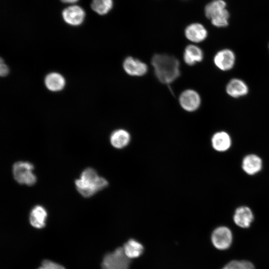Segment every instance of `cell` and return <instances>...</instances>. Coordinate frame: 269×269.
Masks as SVG:
<instances>
[{"label":"cell","instance_id":"6da1fadb","mask_svg":"<svg viewBox=\"0 0 269 269\" xmlns=\"http://www.w3.org/2000/svg\"><path fill=\"white\" fill-rule=\"evenodd\" d=\"M154 74L161 83L169 84L180 74V64L175 57L166 54H156L151 58Z\"/></svg>","mask_w":269,"mask_h":269},{"label":"cell","instance_id":"7a4b0ae2","mask_svg":"<svg viewBox=\"0 0 269 269\" xmlns=\"http://www.w3.org/2000/svg\"><path fill=\"white\" fill-rule=\"evenodd\" d=\"M75 182L77 190L84 197L92 196L108 185L106 179L99 176L95 170L90 167L84 169L80 178Z\"/></svg>","mask_w":269,"mask_h":269},{"label":"cell","instance_id":"3957f363","mask_svg":"<svg viewBox=\"0 0 269 269\" xmlns=\"http://www.w3.org/2000/svg\"><path fill=\"white\" fill-rule=\"evenodd\" d=\"M33 169V165L29 162H16L12 166L13 177L20 184L32 186L36 181V176L32 172Z\"/></svg>","mask_w":269,"mask_h":269},{"label":"cell","instance_id":"277c9868","mask_svg":"<svg viewBox=\"0 0 269 269\" xmlns=\"http://www.w3.org/2000/svg\"><path fill=\"white\" fill-rule=\"evenodd\" d=\"M130 263L131 259L126 256L123 248L120 247L105 256L101 266L102 269H129Z\"/></svg>","mask_w":269,"mask_h":269},{"label":"cell","instance_id":"5b68a950","mask_svg":"<svg viewBox=\"0 0 269 269\" xmlns=\"http://www.w3.org/2000/svg\"><path fill=\"white\" fill-rule=\"evenodd\" d=\"M232 233L226 226H220L212 232L211 241L213 246L217 249L224 250L228 249L232 242Z\"/></svg>","mask_w":269,"mask_h":269},{"label":"cell","instance_id":"8992f818","mask_svg":"<svg viewBox=\"0 0 269 269\" xmlns=\"http://www.w3.org/2000/svg\"><path fill=\"white\" fill-rule=\"evenodd\" d=\"M179 102L181 107L189 112L197 110L200 106L201 98L199 94L192 89H187L180 95Z\"/></svg>","mask_w":269,"mask_h":269},{"label":"cell","instance_id":"52a82bcc","mask_svg":"<svg viewBox=\"0 0 269 269\" xmlns=\"http://www.w3.org/2000/svg\"><path fill=\"white\" fill-rule=\"evenodd\" d=\"M64 21L72 26H78L82 24L85 17V12L82 7L72 5L64 8L62 12Z\"/></svg>","mask_w":269,"mask_h":269},{"label":"cell","instance_id":"ba28073f","mask_svg":"<svg viewBox=\"0 0 269 269\" xmlns=\"http://www.w3.org/2000/svg\"><path fill=\"white\" fill-rule=\"evenodd\" d=\"M236 57L233 51L229 49L219 51L215 54L213 61L215 66L222 71L231 70L234 66Z\"/></svg>","mask_w":269,"mask_h":269},{"label":"cell","instance_id":"9c48e42d","mask_svg":"<svg viewBox=\"0 0 269 269\" xmlns=\"http://www.w3.org/2000/svg\"><path fill=\"white\" fill-rule=\"evenodd\" d=\"M123 66L125 71L132 76H143L148 70L145 63L131 56L128 57L124 60Z\"/></svg>","mask_w":269,"mask_h":269},{"label":"cell","instance_id":"30bf717a","mask_svg":"<svg viewBox=\"0 0 269 269\" xmlns=\"http://www.w3.org/2000/svg\"><path fill=\"white\" fill-rule=\"evenodd\" d=\"M254 219V216L252 210L246 206L238 207L233 216L234 223L242 228H249L253 222Z\"/></svg>","mask_w":269,"mask_h":269},{"label":"cell","instance_id":"8fae6325","mask_svg":"<svg viewBox=\"0 0 269 269\" xmlns=\"http://www.w3.org/2000/svg\"><path fill=\"white\" fill-rule=\"evenodd\" d=\"M184 33L187 39L194 43L203 41L208 35L206 28L199 23H193L188 25L185 29Z\"/></svg>","mask_w":269,"mask_h":269},{"label":"cell","instance_id":"7c38bea8","mask_svg":"<svg viewBox=\"0 0 269 269\" xmlns=\"http://www.w3.org/2000/svg\"><path fill=\"white\" fill-rule=\"evenodd\" d=\"M262 159L255 154H249L243 159L242 169L248 175H253L258 173L262 170Z\"/></svg>","mask_w":269,"mask_h":269},{"label":"cell","instance_id":"4fadbf2b","mask_svg":"<svg viewBox=\"0 0 269 269\" xmlns=\"http://www.w3.org/2000/svg\"><path fill=\"white\" fill-rule=\"evenodd\" d=\"M213 148L218 152H225L231 146L232 139L230 135L227 132L220 131L215 133L211 138Z\"/></svg>","mask_w":269,"mask_h":269},{"label":"cell","instance_id":"5bb4252c","mask_svg":"<svg viewBox=\"0 0 269 269\" xmlns=\"http://www.w3.org/2000/svg\"><path fill=\"white\" fill-rule=\"evenodd\" d=\"M248 91L249 88L246 83L238 78L231 79L226 87V91L228 95L236 98L246 95Z\"/></svg>","mask_w":269,"mask_h":269},{"label":"cell","instance_id":"9a60e30c","mask_svg":"<svg viewBox=\"0 0 269 269\" xmlns=\"http://www.w3.org/2000/svg\"><path fill=\"white\" fill-rule=\"evenodd\" d=\"M203 52L198 46L190 44L187 45L183 53V60L185 63L189 66H193L202 61Z\"/></svg>","mask_w":269,"mask_h":269},{"label":"cell","instance_id":"2e32d148","mask_svg":"<svg viewBox=\"0 0 269 269\" xmlns=\"http://www.w3.org/2000/svg\"><path fill=\"white\" fill-rule=\"evenodd\" d=\"M47 213L45 209L41 205L35 206L29 214V222L32 226L41 229L45 225Z\"/></svg>","mask_w":269,"mask_h":269},{"label":"cell","instance_id":"e0dca14e","mask_svg":"<svg viewBox=\"0 0 269 269\" xmlns=\"http://www.w3.org/2000/svg\"><path fill=\"white\" fill-rule=\"evenodd\" d=\"M131 140L129 133L125 130L118 129L114 131L110 136L111 144L115 148L121 149L126 146Z\"/></svg>","mask_w":269,"mask_h":269},{"label":"cell","instance_id":"ac0fdd59","mask_svg":"<svg viewBox=\"0 0 269 269\" xmlns=\"http://www.w3.org/2000/svg\"><path fill=\"white\" fill-rule=\"evenodd\" d=\"M65 83L63 77L57 73H50L45 79V84L46 87L52 91H58L62 90L64 87Z\"/></svg>","mask_w":269,"mask_h":269},{"label":"cell","instance_id":"d6986e66","mask_svg":"<svg viewBox=\"0 0 269 269\" xmlns=\"http://www.w3.org/2000/svg\"><path fill=\"white\" fill-rule=\"evenodd\" d=\"M123 248L125 255L130 259L139 257L143 251L142 245L134 239L129 240L124 244Z\"/></svg>","mask_w":269,"mask_h":269},{"label":"cell","instance_id":"ffe728a7","mask_svg":"<svg viewBox=\"0 0 269 269\" xmlns=\"http://www.w3.org/2000/svg\"><path fill=\"white\" fill-rule=\"evenodd\" d=\"M226 3L224 0H213L205 6L204 12L206 16L211 19L221 13L226 9Z\"/></svg>","mask_w":269,"mask_h":269},{"label":"cell","instance_id":"44dd1931","mask_svg":"<svg viewBox=\"0 0 269 269\" xmlns=\"http://www.w3.org/2000/svg\"><path fill=\"white\" fill-rule=\"evenodd\" d=\"M113 6V0H92L91 4L92 10L99 15L107 14Z\"/></svg>","mask_w":269,"mask_h":269},{"label":"cell","instance_id":"7402d4cb","mask_svg":"<svg viewBox=\"0 0 269 269\" xmlns=\"http://www.w3.org/2000/svg\"><path fill=\"white\" fill-rule=\"evenodd\" d=\"M230 14L226 9L223 12L217 15L210 20L212 24L217 27H224L228 25Z\"/></svg>","mask_w":269,"mask_h":269},{"label":"cell","instance_id":"603a6c76","mask_svg":"<svg viewBox=\"0 0 269 269\" xmlns=\"http://www.w3.org/2000/svg\"><path fill=\"white\" fill-rule=\"evenodd\" d=\"M222 269H255L254 265L248 261H232Z\"/></svg>","mask_w":269,"mask_h":269},{"label":"cell","instance_id":"cb8c5ba5","mask_svg":"<svg viewBox=\"0 0 269 269\" xmlns=\"http://www.w3.org/2000/svg\"><path fill=\"white\" fill-rule=\"evenodd\" d=\"M37 269H65L62 266L52 261L45 260Z\"/></svg>","mask_w":269,"mask_h":269},{"label":"cell","instance_id":"d4e9b609","mask_svg":"<svg viewBox=\"0 0 269 269\" xmlns=\"http://www.w3.org/2000/svg\"><path fill=\"white\" fill-rule=\"evenodd\" d=\"M8 73V68L7 66L4 64L1 59L0 66V74L1 76H5Z\"/></svg>","mask_w":269,"mask_h":269},{"label":"cell","instance_id":"484cf974","mask_svg":"<svg viewBox=\"0 0 269 269\" xmlns=\"http://www.w3.org/2000/svg\"><path fill=\"white\" fill-rule=\"evenodd\" d=\"M62 2L66 3H74L79 0H60Z\"/></svg>","mask_w":269,"mask_h":269},{"label":"cell","instance_id":"4316f807","mask_svg":"<svg viewBox=\"0 0 269 269\" xmlns=\"http://www.w3.org/2000/svg\"></svg>","mask_w":269,"mask_h":269}]
</instances>
